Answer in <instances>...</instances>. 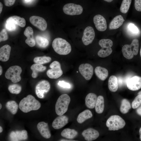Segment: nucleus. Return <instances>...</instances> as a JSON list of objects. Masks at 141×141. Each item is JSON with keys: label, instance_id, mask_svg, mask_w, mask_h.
Instances as JSON below:
<instances>
[{"label": "nucleus", "instance_id": "393cba45", "mask_svg": "<svg viewBox=\"0 0 141 141\" xmlns=\"http://www.w3.org/2000/svg\"><path fill=\"white\" fill-rule=\"evenodd\" d=\"M46 69V67L43 66L42 64L35 63L33 64L31 67V69L32 71V77L34 78H37L38 73L45 71Z\"/></svg>", "mask_w": 141, "mask_h": 141}, {"label": "nucleus", "instance_id": "8fccbe9b", "mask_svg": "<svg viewBox=\"0 0 141 141\" xmlns=\"http://www.w3.org/2000/svg\"><path fill=\"white\" fill-rule=\"evenodd\" d=\"M139 133L140 135V140H141V127L139 129Z\"/></svg>", "mask_w": 141, "mask_h": 141}, {"label": "nucleus", "instance_id": "ddd939ff", "mask_svg": "<svg viewBox=\"0 0 141 141\" xmlns=\"http://www.w3.org/2000/svg\"><path fill=\"white\" fill-rule=\"evenodd\" d=\"M93 21L95 27L98 31H105L107 28L106 20L105 18L100 15H97L95 16L93 18Z\"/></svg>", "mask_w": 141, "mask_h": 141}, {"label": "nucleus", "instance_id": "603ef678", "mask_svg": "<svg viewBox=\"0 0 141 141\" xmlns=\"http://www.w3.org/2000/svg\"><path fill=\"white\" fill-rule=\"evenodd\" d=\"M3 131V128L1 126H0V133H1V132H2Z\"/></svg>", "mask_w": 141, "mask_h": 141}, {"label": "nucleus", "instance_id": "a211bd4d", "mask_svg": "<svg viewBox=\"0 0 141 141\" xmlns=\"http://www.w3.org/2000/svg\"><path fill=\"white\" fill-rule=\"evenodd\" d=\"M24 33L27 38L25 41L26 43L31 47L34 46L36 43L33 37V31L32 28L29 26L27 27Z\"/></svg>", "mask_w": 141, "mask_h": 141}, {"label": "nucleus", "instance_id": "b1692460", "mask_svg": "<svg viewBox=\"0 0 141 141\" xmlns=\"http://www.w3.org/2000/svg\"><path fill=\"white\" fill-rule=\"evenodd\" d=\"M133 48L131 45L126 44L122 48V52L124 56L128 59H132L134 56Z\"/></svg>", "mask_w": 141, "mask_h": 141}, {"label": "nucleus", "instance_id": "39448f33", "mask_svg": "<svg viewBox=\"0 0 141 141\" xmlns=\"http://www.w3.org/2000/svg\"><path fill=\"white\" fill-rule=\"evenodd\" d=\"M22 72L21 67L18 66L10 67L7 70L5 74V77L10 80L14 83H17L21 80L20 74Z\"/></svg>", "mask_w": 141, "mask_h": 141}, {"label": "nucleus", "instance_id": "4be33fe9", "mask_svg": "<svg viewBox=\"0 0 141 141\" xmlns=\"http://www.w3.org/2000/svg\"><path fill=\"white\" fill-rule=\"evenodd\" d=\"M95 72L96 76L101 80H104L108 77V72L105 68L98 66L95 69Z\"/></svg>", "mask_w": 141, "mask_h": 141}, {"label": "nucleus", "instance_id": "dca6fc26", "mask_svg": "<svg viewBox=\"0 0 141 141\" xmlns=\"http://www.w3.org/2000/svg\"><path fill=\"white\" fill-rule=\"evenodd\" d=\"M68 118L65 115L59 116L53 121L52 127L55 129H60L66 125L68 123Z\"/></svg>", "mask_w": 141, "mask_h": 141}, {"label": "nucleus", "instance_id": "49530a36", "mask_svg": "<svg viewBox=\"0 0 141 141\" xmlns=\"http://www.w3.org/2000/svg\"><path fill=\"white\" fill-rule=\"evenodd\" d=\"M136 112L138 115L141 116V106L137 109Z\"/></svg>", "mask_w": 141, "mask_h": 141}, {"label": "nucleus", "instance_id": "6e6d98bb", "mask_svg": "<svg viewBox=\"0 0 141 141\" xmlns=\"http://www.w3.org/2000/svg\"><path fill=\"white\" fill-rule=\"evenodd\" d=\"M140 56L141 57V48L140 51Z\"/></svg>", "mask_w": 141, "mask_h": 141}, {"label": "nucleus", "instance_id": "6e6552de", "mask_svg": "<svg viewBox=\"0 0 141 141\" xmlns=\"http://www.w3.org/2000/svg\"><path fill=\"white\" fill-rule=\"evenodd\" d=\"M63 9L64 13L70 15L80 14L82 13L83 9L80 5L73 3L66 4L64 6Z\"/></svg>", "mask_w": 141, "mask_h": 141}, {"label": "nucleus", "instance_id": "a878e982", "mask_svg": "<svg viewBox=\"0 0 141 141\" xmlns=\"http://www.w3.org/2000/svg\"><path fill=\"white\" fill-rule=\"evenodd\" d=\"M92 114L91 111L89 110H85L78 115L77 121L79 124H82L86 120L90 118L92 116Z\"/></svg>", "mask_w": 141, "mask_h": 141}, {"label": "nucleus", "instance_id": "79ce46f5", "mask_svg": "<svg viewBox=\"0 0 141 141\" xmlns=\"http://www.w3.org/2000/svg\"><path fill=\"white\" fill-rule=\"evenodd\" d=\"M5 27L9 31H13L16 28V24L12 22H7L5 25Z\"/></svg>", "mask_w": 141, "mask_h": 141}, {"label": "nucleus", "instance_id": "6ab92c4d", "mask_svg": "<svg viewBox=\"0 0 141 141\" xmlns=\"http://www.w3.org/2000/svg\"><path fill=\"white\" fill-rule=\"evenodd\" d=\"M11 50L10 46L5 45L0 48V60L3 62H6L9 59Z\"/></svg>", "mask_w": 141, "mask_h": 141}, {"label": "nucleus", "instance_id": "cd10ccee", "mask_svg": "<svg viewBox=\"0 0 141 141\" xmlns=\"http://www.w3.org/2000/svg\"><path fill=\"white\" fill-rule=\"evenodd\" d=\"M78 134L77 131L74 129L66 128L63 130L61 132V136L64 137L69 139H73Z\"/></svg>", "mask_w": 141, "mask_h": 141}, {"label": "nucleus", "instance_id": "72a5a7b5", "mask_svg": "<svg viewBox=\"0 0 141 141\" xmlns=\"http://www.w3.org/2000/svg\"><path fill=\"white\" fill-rule=\"evenodd\" d=\"M132 0H123L120 10L121 12L125 14L128 11L131 3Z\"/></svg>", "mask_w": 141, "mask_h": 141}, {"label": "nucleus", "instance_id": "09e8293b", "mask_svg": "<svg viewBox=\"0 0 141 141\" xmlns=\"http://www.w3.org/2000/svg\"><path fill=\"white\" fill-rule=\"evenodd\" d=\"M2 67L0 66V75H1L2 73Z\"/></svg>", "mask_w": 141, "mask_h": 141}, {"label": "nucleus", "instance_id": "f257e3e1", "mask_svg": "<svg viewBox=\"0 0 141 141\" xmlns=\"http://www.w3.org/2000/svg\"><path fill=\"white\" fill-rule=\"evenodd\" d=\"M19 107L23 112L27 113L38 110L41 107V104L33 96L29 95L20 101Z\"/></svg>", "mask_w": 141, "mask_h": 141}, {"label": "nucleus", "instance_id": "864d4df0", "mask_svg": "<svg viewBox=\"0 0 141 141\" xmlns=\"http://www.w3.org/2000/svg\"><path fill=\"white\" fill-rule=\"evenodd\" d=\"M2 108V105L0 103V109H1Z\"/></svg>", "mask_w": 141, "mask_h": 141}, {"label": "nucleus", "instance_id": "412c9836", "mask_svg": "<svg viewBox=\"0 0 141 141\" xmlns=\"http://www.w3.org/2000/svg\"><path fill=\"white\" fill-rule=\"evenodd\" d=\"M123 17L121 15H119L114 17L110 23L109 27L110 30L117 29L120 27L124 21Z\"/></svg>", "mask_w": 141, "mask_h": 141}, {"label": "nucleus", "instance_id": "4468645a", "mask_svg": "<svg viewBox=\"0 0 141 141\" xmlns=\"http://www.w3.org/2000/svg\"><path fill=\"white\" fill-rule=\"evenodd\" d=\"M9 137L11 141H18L26 140L28 138L27 132L25 130L12 131L10 133Z\"/></svg>", "mask_w": 141, "mask_h": 141}, {"label": "nucleus", "instance_id": "c03bdc74", "mask_svg": "<svg viewBox=\"0 0 141 141\" xmlns=\"http://www.w3.org/2000/svg\"><path fill=\"white\" fill-rule=\"evenodd\" d=\"M134 7L137 10L141 11V0H134Z\"/></svg>", "mask_w": 141, "mask_h": 141}, {"label": "nucleus", "instance_id": "a18cd8bd", "mask_svg": "<svg viewBox=\"0 0 141 141\" xmlns=\"http://www.w3.org/2000/svg\"><path fill=\"white\" fill-rule=\"evenodd\" d=\"M16 0H4L5 5L7 6H12L15 3Z\"/></svg>", "mask_w": 141, "mask_h": 141}, {"label": "nucleus", "instance_id": "de8ad7c7", "mask_svg": "<svg viewBox=\"0 0 141 141\" xmlns=\"http://www.w3.org/2000/svg\"><path fill=\"white\" fill-rule=\"evenodd\" d=\"M3 7V5L2 3L0 2V14H1L2 11V9Z\"/></svg>", "mask_w": 141, "mask_h": 141}, {"label": "nucleus", "instance_id": "5fc2aeb1", "mask_svg": "<svg viewBox=\"0 0 141 141\" xmlns=\"http://www.w3.org/2000/svg\"><path fill=\"white\" fill-rule=\"evenodd\" d=\"M138 94H141V91H139L138 93Z\"/></svg>", "mask_w": 141, "mask_h": 141}, {"label": "nucleus", "instance_id": "a19ab883", "mask_svg": "<svg viewBox=\"0 0 141 141\" xmlns=\"http://www.w3.org/2000/svg\"><path fill=\"white\" fill-rule=\"evenodd\" d=\"M8 38V36L6 30L3 29L0 33V42L6 40Z\"/></svg>", "mask_w": 141, "mask_h": 141}, {"label": "nucleus", "instance_id": "c85d7f7f", "mask_svg": "<svg viewBox=\"0 0 141 141\" xmlns=\"http://www.w3.org/2000/svg\"><path fill=\"white\" fill-rule=\"evenodd\" d=\"M104 97L102 96H99L97 97L95 107L96 112L99 114L102 113L104 110Z\"/></svg>", "mask_w": 141, "mask_h": 141}, {"label": "nucleus", "instance_id": "ea45409f", "mask_svg": "<svg viewBox=\"0 0 141 141\" xmlns=\"http://www.w3.org/2000/svg\"><path fill=\"white\" fill-rule=\"evenodd\" d=\"M129 31L132 34H137L139 32L138 28L135 25L132 23H130L127 26Z\"/></svg>", "mask_w": 141, "mask_h": 141}, {"label": "nucleus", "instance_id": "423d86ee", "mask_svg": "<svg viewBox=\"0 0 141 141\" xmlns=\"http://www.w3.org/2000/svg\"><path fill=\"white\" fill-rule=\"evenodd\" d=\"M51 69L48 70L46 72L48 76L50 78L56 79L63 74V71L60 63L57 61L52 62L50 65Z\"/></svg>", "mask_w": 141, "mask_h": 141}, {"label": "nucleus", "instance_id": "f03ea898", "mask_svg": "<svg viewBox=\"0 0 141 141\" xmlns=\"http://www.w3.org/2000/svg\"><path fill=\"white\" fill-rule=\"evenodd\" d=\"M52 46L55 51L60 55H67L71 51L70 44L66 40L61 38L55 39L52 42Z\"/></svg>", "mask_w": 141, "mask_h": 141}, {"label": "nucleus", "instance_id": "2eb2a0df", "mask_svg": "<svg viewBox=\"0 0 141 141\" xmlns=\"http://www.w3.org/2000/svg\"><path fill=\"white\" fill-rule=\"evenodd\" d=\"M82 135L86 140L91 141L97 139L99 136V133L97 130L89 128L84 130Z\"/></svg>", "mask_w": 141, "mask_h": 141}, {"label": "nucleus", "instance_id": "1a4fd4ad", "mask_svg": "<svg viewBox=\"0 0 141 141\" xmlns=\"http://www.w3.org/2000/svg\"><path fill=\"white\" fill-rule=\"evenodd\" d=\"M79 71L87 80H90L93 74V67L89 63L82 64L79 67Z\"/></svg>", "mask_w": 141, "mask_h": 141}, {"label": "nucleus", "instance_id": "473e14b6", "mask_svg": "<svg viewBox=\"0 0 141 141\" xmlns=\"http://www.w3.org/2000/svg\"><path fill=\"white\" fill-rule=\"evenodd\" d=\"M51 60V57L44 56L36 57L34 58L33 61L35 63L42 64L49 63Z\"/></svg>", "mask_w": 141, "mask_h": 141}, {"label": "nucleus", "instance_id": "7c9ffc66", "mask_svg": "<svg viewBox=\"0 0 141 141\" xmlns=\"http://www.w3.org/2000/svg\"><path fill=\"white\" fill-rule=\"evenodd\" d=\"M131 108L130 103L128 100L126 99L122 100L120 107V110L122 113L125 114L127 113Z\"/></svg>", "mask_w": 141, "mask_h": 141}, {"label": "nucleus", "instance_id": "0eeeda50", "mask_svg": "<svg viewBox=\"0 0 141 141\" xmlns=\"http://www.w3.org/2000/svg\"><path fill=\"white\" fill-rule=\"evenodd\" d=\"M50 88V85L47 80H43L38 82L35 87V92L38 97L43 98L45 93L48 92Z\"/></svg>", "mask_w": 141, "mask_h": 141}, {"label": "nucleus", "instance_id": "37998d69", "mask_svg": "<svg viewBox=\"0 0 141 141\" xmlns=\"http://www.w3.org/2000/svg\"><path fill=\"white\" fill-rule=\"evenodd\" d=\"M60 86L65 88L70 89L71 87L70 84L63 81H59L58 83Z\"/></svg>", "mask_w": 141, "mask_h": 141}, {"label": "nucleus", "instance_id": "bb28decb", "mask_svg": "<svg viewBox=\"0 0 141 141\" xmlns=\"http://www.w3.org/2000/svg\"><path fill=\"white\" fill-rule=\"evenodd\" d=\"M108 87L109 90L112 92H115L118 89V79L115 76L111 75L108 81Z\"/></svg>", "mask_w": 141, "mask_h": 141}, {"label": "nucleus", "instance_id": "f704fd0d", "mask_svg": "<svg viewBox=\"0 0 141 141\" xmlns=\"http://www.w3.org/2000/svg\"><path fill=\"white\" fill-rule=\"evenodd\" d=\"M112 52L111 48H102L98 52V55L101 57H105L110 55Z\"/></svg>", "mask_w": 141, "mask_h": 141}, {"label": "nucleus", "instance_id": "aec40b11", "mask_svg": "<svg viewBox=\"0 0 141 141\" xmlns=\"http://www.w3.org/2000/svg\"><path fill=\"white\" fill-rule=\"evenodd\" d=\"M97 95L93 93L88 94L85 98V104L86 106L90 109H93L95 107L97 99Z\"/></svg>", "mask_w": 141, "mask_h": 141}, {"label": "nucleus", "instance_id": "4d7b16f0", "mask_svg": "<svg viewBox=\"0 0 141 141\" xmlns=\"http://www.w3.org/2000/svg\"><path fill=\"white\" fill-rule=\"evenodd\" d=\"M31 0H25V1H30Z\"/></svg>", "mask_w": 141, "mask_h": 141}, {"label": "nucleus", "instance_id": "9b49d317", "mask_svg": "<svg viewBox=\"0 0 141 141\" xmlns=\"http://www.w3.org/2000/svg\"><path fill=\"white\" fill-rule=\"evenodd\" d=\"M30 21L33 26L41 31H44L47 28V23L43 17L36 16H33L30 18Z\"/></svg>", "mask_w": 141, "mask_h": 141}, {"label": "nucleus", "instance_id": "3c124183", "mask_svg": "<svg viewBox=\"0 0 141 141\" xmlns=\"http://www.w3.org/2000/svg\"><path fill=\"white\" fill-rule=\"evenodd\" d=\"M104 1L107 2H111L113 0H104Z\"/></svg>", "mask_w": 141, "mask_h": 141}, {"label": "nucleus", "instance_id": "5701e85b", "mask_svg": "<svg viewBox=\"0 0 141 141\" xmlns=\"http://www.w3.org/2000/svg\"><path fill=\"white\" fill-rule=\"evenodd\" d=\"M13 22L22 27H24L26 24V20L24 18L16 15L9 17L6 21V22Z\"/></svg>", "mask_w": 141, "mask_h": 141}, {"label": "nucleus", "instance_id": "4c0bfd02", "mask_svg": "<svg viewBox=\"0 0 141 141\" xmlns=\"http://www.w3.org/2000/svg\"><path fill=\"white\" fill-rule=\"evenodd\" d=\"M133 48V52L134 55H137L138 53L139 48V42L138 39H134L130 44Z\"/></svg>", "mask_w": 141, "mask_h": 141}, {"label": "nucleus", "instance_id": "9d476101", "mask_svg": "<svg viewBox=\"0 0 141 141\" xmlns=\"http://www.w3.org/2000/svg\"><path fill=\"white\" fill-rule=\"evenodd\" d=\"M95 36V33L93 28L88 26L84 30L82 38V41L84 44L87 45L91 43Z\"/></svg>", "mask_w": 141, "mask_h": 141}, {"label": "nucleus", "instance_id": "f8f14e48", "mask_svg": "<svg viewBox=\"0 0 141 141\" xmlns=\"http://www.w3.org/2000/svg\"><path fill=\"white\" fill-rule=\"evenodd\" d=\"M126 84L129 90L133 91L138 90L141 88V77L135 76L129 79Z\"/></svg>", "mask_w": 141, "mask_h": 141}, {"label": "nucleus", "instance_id": "c9c22d12", "mask_svg": "<svg viewBox=\"0 0 141 141\" xmlns=\"http://www.w3.org/2000/svg\"><path fill=\"white\" fill-rule=\"evenodd\" d=\"M21 86L17 84L10 85L8 87L9 91L10 93L12 94H18L21 92Z\"/></svg>", "mask_w": 141, "mask_h": 141}, {"label": "nucleus", "instance_id": "7ed1b4c3", "mask_svg": "<svg viewBox=\"0 0 141 141\" xmlns=\"http://www.w3.org/2000/svg\"><path fill=\"white\" fill-rule=\"evenodd\" d=\"M70 101L69 96L67 94L61 95L57 99L55 104V110L58 116L63 115L67 111Z\"/></svg>", "mask_w": 141, "mask_h": 141}, {"label": "nucleus", "instance_id": "f3484780", "mask_svg": "<svg viewBox=\"0 0 141 141\" xmlns=\"http://www.w3.org/2000/svg\"><path fill=\"white\" fill-rule=\"evenodd\" d=\"M37 128L41 135L44 138H50L51 134L48 124L44 121L39 122L37 125Z\"/></svg>", "mask_w": 141, "mask_h": 141}, {"label": "nucleus", "instance_id": "2f4dec72", "mask_svg": "<svg viewBox=\"0 0 141 141\" xmlns=\"http://www.w3.org/2000/svg\"><path fill=\"white\" fill-rule=\"evenodd\" d=\"M36 40L38 45L40 47L44 48L49 45V42L46 38L39 36H37L36 37Z\"/></svg>", "mask_w": 141, "mask_h": 141}, {"label": "nucleus", "instance_id": "c756f323", "mask_svg": "<svg viewBox=\"0 0 141 141\" xmlns=\"http://www.w3.org/2000/svg\"><path fill=\"white\" fill-rule=\"evenodd\" d=\"M5 106L7 110L12 114L14 115L17 113L18 109V105L15 101H8L7 102Z\"/></svg>", "mask_w": 141, "mask_h": 141}, {"label": "nucleus", "instance_id": "20e7f679", "mask_svg": "<svg viewBox=\"0 0 141 141\" xmlns=\"http://www.w3.org/2000/svg\"><path fill=\"white\" fill-rule=\"evenodd\" d=\"M125 125L124 120L120 116L112 115L107 120L106 125L110 131L117 130L123 128Z\"/></svg>", "mask_w": 141, "mask_h": 141}, {"label": "nucleus", "instance_id": "58836bf2", "mask_svg": "<svg viewBox=\"0 0 141 141\" xmlns=\"http://www.w3.org/2000/svg\"><path fill=\"white\" fill-rule=\"evenodd\" d=\"M141 104V95H138L134 98L132 103V108H137Z\"/></svg>", "mask_w": 141, "mask_h": 141}, {"label": "nucleus", "instance_id": "e433bc0d", "mask_svg": "<svg viewBox=\"0 0 141 141\" xmlns=\"http://www.w3.org/2000/svg\"><path fill=\"white\" fill-rule=\"evenodd\" d=\"M99 44L102 48H109L112 46L113 43L110 39H102L99 41Z\"/></svg>", "mask_w": 141, "mask_h": 141}]
</instances>
